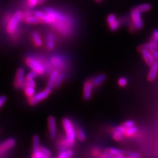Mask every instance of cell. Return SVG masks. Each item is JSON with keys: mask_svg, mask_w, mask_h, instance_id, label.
<instances>
[{"mask_svg": "<svg viewBox=\"0 0 158 158\" xmlns=\"http://www.w3.org/2000/svg\"><path fill=\"white\" fill-rule=\"evenodd\" d=\"M76 136H77V138L81 142L85 141L86 138V136L85 132H84V131L80 128H77L76 130Z\"/></svg>", "mask_w": 158, "mask_h": 158, "instance_id": "ac0fdd59", "label": "cell"}, {"mask_svg": "<svg viewBox=\"0 0 158 158\" xmlns=\"http://www.w3.org/2000/svg\"><path fill=\"white\" fill-rule=\"evenodd\" d=\"M24 93L28 98H32L34 96V93H35V88L27 86L24 88Z\"/></svg>", "mask_w": 158, "mask_h": 158, "instance_id": "603a6c76", "label": "cell"}, {"mask_svg": "<svg viewBox=\"0 0 158 158\" xmlns=\"http://www.w3.org/2000/svg\"><path fill=\"white\" fill-rule=\"evenodd\" d=\"M39 3V0H28V6L31 7H35L36 5Z\"/></svg>", "mask_w": 158, "mask_h": 158, "instance_id": "74e56055", "label": "cell"}, {"mask_svg": "<svg viewBox=\"0 0 158 158\" xmlns=\"http://www.w3.org/2000/svg\"><path fill=\"white\" fill-rule=\"evenodd\" d=\"M51 92H52L51 89H49V88L46 87L45 90L42 91V92H40L37 93L36 94H35L34 96H32V98H30V100H29L30 105H31V106H35L40 102L45 100L46 98L48 97V96L49 95V94L51 93Z\"/></svg>", "mask_w": 158, "mask_h": 158, "instance_id": "3957f363", "label": "cell"}, {"mask_svg": "<svg viewBox=\"0 0 158 158\" xmlns=\"http://www.w3.org/2000/svg\"><path fill=\"white\" fill-rule=\"evenodd\" d=\"M135 125V123L133 121H127L123 123V126L127 129V128H129L134 127Z\"/></svg>", "mask_w": 158, "mask_h": 158, "instance_id": "e575fe53", "label": "cell"}, {"mask_svg": "<svg viewBox=\"0 0 158 158\" xmlns=\"http://www.w3.org/2000/svg\"><path fill=\"white\" fill-rule=\"evenodd\" d=\"M32 158H36V157H34V156H33V157H32Z\"/></svg>", "mask_w": 158, "mask_h": 158, "instance_id": "f6af8a7d", "label": "cell"}, {"mask_svg": "<svg viewBox=\"0 0 158 158\" xmlns=\"http://www.w3.org/2000/svg\"><path fill=\"white\" fill-rule=\"evenodd\" d=\"M38 75V74L34 71H31V72H29L27 76V80H31V79H34V78H36V76Z\"/></svg>", "mask_w": 158, "mask_h": 158, "instance_id": "d6a6232c", "label": "cell"}, {"mask_svg": "<svg viewBox=\"0 0 158 158\" xmlns=\"http://www.w3.org/2000/svg\"><path fill=\"white\" fill-rule=\"evenodd\" d=\"M143 49H146V50H148L151 52L156 51L158 49V43L156 41L153 40V41L150 42V43L144 44V45L141 46L139 48L140 52L143 50Z\"/></svg>", "mask_w": 158, "mask_h": 158, "instance_id": "7c38bea8", "label": "cell"}, {"mask_svg": "<svg viewBox=\"0 0 158 158\" xmlns=\"http://www.w3.org/2000/svg\"><path fill=\"white\" fill-rule=\"evenodd\" d=\"M126 131H127V128H125L123 125L114 128V129H113V131L114 132H120V133H122V134H123V135H125Z\"/></svg>", "mask_w": 158, "mask_h": 158, "instance_id": "1f68e13d", "label": "cell"}, {"mask_svg": "<svg viewBox=\"0 0 158 158\" xmlns=\"http://www.w3.org/2000/svg\"><path fill=\"white\" fill-rule=\"evenodd\" d=\"M54 47H55V36L53 34L49 33L48 36V48L49 50H52Z\"/></svg>", "mask_w": 158, "mask_h": 158, "instance_id": "2e32d148", "label": "cell"}, {"mask_svg": "<svg viewBox=\"0 0 158 158\" xmlns=\"http://www.w3.org/2000/svg\"><path fill=\"white\" fill-rule=\"evenodd\" d=\"M32 40H33V42L34 44V45L36 46L40 47L42 46V39L38 32H34L32 33Z\"/></svg>", "mask_w": 158, "mask_h": 158, "instance_id": "e0dca14e", "label": "cell"}, {"mask_svg": "<svg viewBox=\"0 0 158 158\" xmlns=\"http://www.w3.org/2000/svg\"><path fill=\"white\" fill-rule=\"evenodd\" d=\"M152 53H153V55H154V57L156 58V60H158V50L153 52Z\"/></svg>", "mask_w": 158, "mask_h": 158, "instance_id": "b9f144b4", "label": "cell"}, {"mask_svg": "<svg viewBox=\"0 0 158 158\" xmlns=\"http://www.w3.org/2000/svg\"><path fill=\"white\" fill-rule=\"evenodd\" d=\"M72 150H62L59 155L58 158H71L73 156Z\"/></svg>", "mask_w": 158, "mask_h": 158, "instance_id": "ffe728a7", "label": "cell"}, {"mask_svg": "<svg viewBox=\"0 0 158 158\" xmlns=\"http://www.w3.org/2000/svg\"><path fill=\"white\" fill-rule=\"evenodd\" d=\"M137 9L139 10L141 13L148 12L152 9V6L150 3H142L140 4V6H138L137 7Z\"/></svg>", "mask_w": 158, "mask_h": 158, "instance_id": "d6986e66", "label": "cell"}, {"mask_svg": "<svg viewBox=\"0 0 158 158\" xmlns=\"http://www.w3.org/2000/svg\"><path fill=\"white\" fill-rule=\"evenodd\" d=\"M137 131H138V128L134 126L131 128H127L125 133V135L127 136H131L134 134H135Z\"/></svg>", "mask_w": 158, "mask_h": 158, "instance_id": "d4e9b609", "label": "cell"}, {"mask_svg": "<svg viewBox=\"0 0 158 158\" xmlns=\"http://www.w3.org/2000/svg\"><path fill=\"white\" fill-rule=\"evenodd\" d=\"M100 158H116V156L109 154V153L104 152L100 155Z\"/></svg>", "mask_w": 158, "mask_h": 158, "instance_id": "8d00e7d4", "label": "cell"}, {"mask_svg": "<svg viewBox=\"0 0 158 158\" xmlns=\"http://www.w3.org/2000/svg\"><path fill=\"white\" fill-rule=\"evenodd\" d=\"M127 155L131 156L135 158H140L141 155L139 154V153H136V152H127Z\"/></svg>", "mask_w": 158, "mask_h": 158, "instance_id": "f35d334b", "label": "cell"}, {"mask_svg": "<svg viewBox=\"0 0 158 158\" xmlns=\"http://www.w3.org/2000/svg\"><path fill=\"white\" fill-rule=\"evenodd\" d=\"M115 21H117V19H116V16L114 14L109 15V16L107 18V23H108L109 25L111 24V23H114Z\"/></svg>", "mask_w": 158, "mask_h": 158, "instance_id": "f546056e", "label": "cell"}, {"mask_svg": "<svg viewBox=\"0 0 158 158\" xmlns=\"http://www.w3.org/2000/svg\"><path fill=\"white\" fill-rule=\"evenodd\" d=\"M64 77H65V76H64L63 74H62V73L59 74V75L57 77V78L56 79V81L55 86H54V88H57L59 86L61 85V84L62 83V82L64 80Z\"/></svg>", "mask_w": 158, "mask_h": 158, "instance_id": "484cf974", "label": "cell"}, {"mask_svg": "<svg viewBox=\"0 0 158 158\" xmlns=\"http://www.w3.org/2000/svg\"><path fill=\"white\" fill-rule=\"evenodd\" d=\"M33 152L40 150V139L38 135H34L33 136Z\"/></svg>", "mask_w": 158, "mask_h": 158, "instance_id": "44dd1931", "label": "cell"}, {"mask_svg": "<svg viewBox=\"0 0 158 158\" xmlns=\"http://www.w3.org/2000/svg\"><path fill=\"white\" fill-rule=\"evenodd\" d=\"M45 1H46V0H39V3L42 4V3H43Z\"/></svg>", "mask_w": 158, "mask_h": 158, "instance_id": "7bdbcfd3", "label": "cell"}, {"mask_svg": "<svg viewBox=\"0 0 158 158\" xmlns=\"http://www.w3.org/2000/svg\"><path fill=\"white\" fill-rule=\"evenodd\" d=\"M141 12L137 9V7L133 9L131 11V17L133 24L135 28L140 30L143 28V21L141 17Z\"/></svg>", "mask_w": 158, "mask_h": 158, "instance_id": "5b68a950", "label": "cell"}, {"mask_svg": "<svg viewBox=\"0 0 158 158\" xmlns=\"http://www.w3.org/2000/svg\"><path fill=\"white\" fill-rule=\"evenodd\" d=\"M49 135L53 139L56 138L57 136V130H56V122L54 117L49 116L48 119Z\"/></svg>", "mask_w": 158, "mask_h": 158, "instance_id": "52a82bcc", "label": "cell"}, {"mask_svg": "<svg viewBox=\"0 0 158 158\" xmlns=\"http://www.w3.org/2000/svg\"><path fill=\"white\" fill-rule=\"evenodd\" d=\"M15 145V140L14 138H9V139L2 142L1 146H0L1 154L2 155L5 152L11 150Z\"/></svg>", "mask_w": 158, "mask_h": 158, "instance_id": "ba28073f", "label": "cell"}, {"mask_svg": "<svg viewBox=\"0 0 158 158\" xmlns=\"http://www.w3.org/2000/svg\"><path fill=\"white\" fill-rule=\"evenodd\" d=\"M41 21V20L35 15L34 16H28L26 19V22L28 24H38Z\"/></svg>", "mask_w": 158, "mask_h": 158, "instance_id": "7402d4cb", "label": "cell"}, {"mask_svg": "<svg viewBox=\"0 0 158 158\" xmlns=\"http://www.w3.org/2000/svg\"><path fill=\"white\" fill-rule=\"evenodd\" d=\"M44 156V155L40 150L33 152V156L35 157L36 158H43Z\"/></svg>", "mask_w": 158, "mask_h": 158, "instance_id": "d590c367", "label": "cell"}, {"mask_svg": "<svg viewBox=\"0 0 158 158\" xmlns=\"http://www.w3.org/2000/svg\"><path fill=\"white\" fill-rule=\"evenodd\" d=\"M26 63L32 71H36L38 75H42L45 73V68L44 65L36 59L32 57H28L26 59Z\"/></svg>", "mask_w": 158, "mask_h": 158, "instance_id": "277c9868", "label": "cell"}, {"mask_svg": "<svg viewBox=\"0 0 158 158\" xmlns=\"http://www.w3.org/2000/svg\"><path fill=\"white\" fill-rule=\"evenodd\" d=\"M105 152L109 153V154H111L113 156H118V155H125L127 154V151H124V150H121L117 149V148H106L105 150Z\"/></svg>", "mask_w": 158, "mask_h": 158, "instance_id": "5bb4252c", "label": "cell"}, {"mask_svg": "<svg viewBox=\"0 0 158 158\" xmlns=\"http://www.w3.org/2000/svg\"><path fill=\"white\" fill-rule=\"evenodd\" d=\"M118 27H119V22H118L117 20V21H115L114 23H113L111 24H110V28L113 31H116V30H117Z\"/></svg>", "mask_w": 158, "mask_h": 158, "instance_id": "836d02e7", "label": "cell"}, {"mask_svg": "<svg viewBox=\"0 0 158 158\" xmlns=\"http://www.w3.org/2000/svg\"><path fill=\"white\" fill-rule=\"evenodd\" d=\"M93 85L92 82L90 81H86L84 85V90H83V96L86 100H89L92 96Z\"/></svg>", "mask_w": 158, "mask_h": 158, "instance_id": "30bf717a", "label": "cell"}, {"mask_svg": "<svg viewBox=\"0 0 158 158\" xmlns=\"http://www.w3.org/2000/svg\"><path fill=\"white\" fill-rule=\"evenodd\" d=\"M106 77H106L105 74H100V75L97 76L94 78V80L93 82H92L93 86L96 87V86H100L102 83H103V82L106 81Z\"/></svg>", "mask_w": 158, "mask_h": 158, "instance_id": "9a60e30c", "label": "cell"}, {"mask_svg": "<svg viewBox=\"0 0 158 158\" xmlns=\"http://www.w3.org/2000/svg\"><path fill=\"white\" fill-rule=\"evenodd\" d=\"M52 63L56 67H61L63 65L62 59L58 56H53L52 58Z\"/></svg>", "mask_w": 158, "mask_h": 158, "instance_id": "cb8c5ba5", "label": "cell"}, {"mask_svg": "<svg viewBox=\"0 0 158 158\" xmlns=\"http://www.w3.org/2000/svg\"><path fill=\"white\" fill-rule=\"evenodd\" d=\"M127 83H128L127 79L125 77H121V78L118 79V85H119L121 87L126 86L127 85Z\"/></svg>", "mask_w": 158, "mask_h": 158, "instance_id": "4dcf8cb0", "label": "cell"}, {"mask_svg": "<svg viewBox=\"0 0 158 158\" xmlns=\"http://www.w3.org/2000/svg\"><path fill=\"white\" fill-rule=\"evenodd\" d=\"M23 16V13L21 11H17L11 17L6 28L9 34H13L15 32L20 21H21Z\"/></svg>", "mask_w": 158, "mask_h": 158, "instance_id": "7a4b0ae2", "label": "cell"}, {"mask_svg": "<svg viewBox=\"0 0 158 158\" xmlns=\"http://www.w3.org/2000/svg\"><path fill=\"white\" fill-rule=\"evenodd\" d=\"M59 71L57 70L53 71L50 75V77L49 78V81L48 82V86L47 88L51 89L52 90V88L55 86V83L56 81V79L57 78V77L59 75Z\"/></svg>", "mask_w": 158, "mask_h": 158, "instance_id": "4fadbf2b", "label": "cell"}, {"mask_svg": "<svg viewBox=\"0 0 158 158\" xmlns=\"http://www.w3.org/2000/svg\"><path fill=\"white\" fill-rule=\"evenodd\" d=\"M24 85H26V87L31 86V87H34V88H35L36 86V82L34 81V79H31V80H27V79H26V81H25V82H24L23 86Z\"/></svg>", "mask_w": 158, "mask_h": 158, "instance_id": "4316f807", "label": "cell"}, {"mask_svg": "<svg viewBox=\"0 0 158 158\" xmlns=\"http://www.w3.org/2000/svg\"><path fill=\"white\" fill-rule=\"evenodd\" d=\"M112 136H113V139H114L115 140L119 141L123 139V134H122V133H120V132H113Z\"/></svg>", "mask_w": 158, "mask_h": 158, "instance_id": "f1b7e54d", "label": "cell"}, {"mask_svg": "<svg viewBox=\"0 0 158 158\" xmlns=\"http://www.w3.org/2000/svg\"><path fill=\"white\" fill-rule=\"evenodd\" d=\"M140 52L144 61L148 65L152 66L156 62V59L154 57V55H153L152 52L146 50V49H143V50L140 51Z\"/></svg>", "mask_w": 158, "mask_h": 158, "instance_id": "9c48e42d", "label": "cell"}, {"mask_svg": "<svg viewBox=\"0 0 158 158\" xmlns=\"http://www.w3.org/2000/svg\"><path fill=\"white\" fill-rule=\"evenodd\" d=\"M62 125L66 133L67 140L70 142V144L73 146L74 144H75L77 136L76 130L74 128L72 122L69 118H64L62 121Z\"/></svg>", "mask_w": 158, "mask_h": 158, "instance_id": "6da1fadb", "label": "cell"}, {"mask_svg": "<svg viewBox=\"0 0 158 158\" xmlns=\"http://www.w3.org/2000/svg\"><path fill=\"white\" fill-rule=\"evenodd\" d=\"M6 100H7V98L6 96L2 95L1 96V98H0V107H2L3 106L4 103L6 102Z\"/></svg>", "mask_w": 158, "mask_h": 158, "instance_id": "ab89813d", "label": "cell"}, {"mask_svg": "<svg viewBox=\"0 0 158 158\" xmlns=\"http://www.w3.org/2000/svg\"><path fill=\"white\" fill-rule=\"evenodd\" d=\"M25 72L23 68H19L16 73L15 79L14 82V86L16 89H20L23 86L25 82Z\"/></svg>", "mask_w": 158, "mask_h": 158, "instance_id": "8992f818", "label": "cell"}, {"mask_svg": "<svg viewBox=\"0 0 158 158\" xmlns=\"http://www.w3.org/2000/svg\"><path fill=\"white\" fill-rule=\"evenodd\" d=\"M153 39H154V41L158 42V30H155L153 32Z\"/></svg>", "mask_w": 158, "mask_h": 158, "instance_id": "60d3db41", "label": "cell"}, {"mask_svg": "<svg viewBox=\"0 0 158 158\" xmlns=\"http://www.w3.org/2000/svg\"><path fill=\"white\" fill-rule=\"evenodd\" d=\"M96 2H99V3H100V2H102L103 0H95Z\"/></svg>", "mask_w": 158, "mask_h": 158, "instance_id": "ee69618b", "label": "cell"}, {"mask_svg": "<svg viewBox=\"0 0 158 158\" xmlns=\"http://www.w3.org/2000/svg\"><path fill=\"white\" fill-rule=\"evenodd\" d=\"M40 150L42 152V154L45 156H47V157H51V156H52L51 152L49 151V150H48L47 148H46L45 147L41 146L40 148Z\"/></svg>", "mask_w": 158, "mask_h": 158, "instance_id": "83f0119b", "label": "cell"}, {"mask_svg": "<svg viewBox=\"0 0 158 158\" xmlns=\"http://www.w3.org/2000/svg\"><path fill=\"white\" fill-rule=\"evenodd\" d=\"M157 72H158V60L156 61V62L151 66V69L148 76V80L150 82H153L154 81H155V79L157 77Z\"/></svg>", "mask_w": 158, "mask_h": 158, "instance_id": "8fae6325", "label": "cell"}]
</instances>
